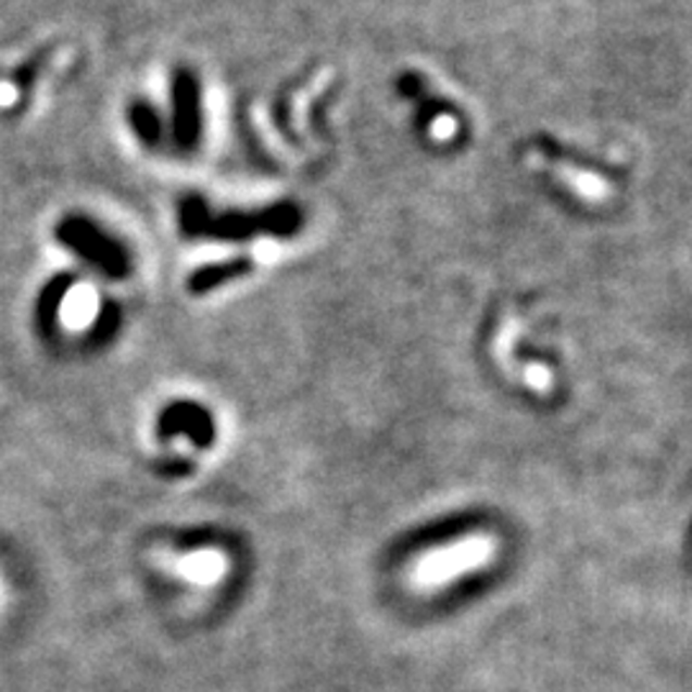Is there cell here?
<instances>
[{
	"label": "cell",
	"mask_w": 692,
	"mask_h": 692,
	"mask_svg": "<svg viewBox=\"0 0 692 692\" xmlns=\"http://www.w3.org/2000/svg\"><path fill=\"white\" fill-rule=\"evenodd\" d=\"M128 124L147 147H156L162 141V116L149 101H134L128 105Z\"/></svg>",
	"instance_id": "7"
},
{
	"label": "cell",
	"mask_w": 692,
	"mask_h": 692,
	"mask_svg": "<svg viewBox=\"0 0 692 692\" xmlns=\"http://www.w3.org/2000/svg\"><path fill=\"white\" fill-rule=\"evenodd\" d=\"M75 282H77L75 275H70V273L56 275L47 282V288L41 290L39 303H37V313H39V318L45 320V324L54 326L56 320H60V311H62L64 301H67L70 290H73Z\"/></svg>",
	"instance_id": "6"
},
{
	"label": "cell",
	"mask_w": 692,
	"mask_h": 692,
	"mask_svg": "<svg viewBox=\"0 0 692 692\" xmlns=\"http://www.w3.org/2000/svg\"><path fill=\"white\" fill-rule=\"evenodd\" d=\"M252 269V260H231V262H221V265H205L201 269H196L188 280V288L201 295V292H209L218 285H226L237 277L247 275Z\"/></svg>",
	"instance_id": "5"
},
{
	"label": "cell",
	"mask_w": 692,
	"mask_h": 692,
	"mask_svg": "<svg viewBox=\"0 0 692 692\" xmlns=\"http://www.w3.org/2000/svg\"><path fill=\"white\" fill-rule=\"evenodd\" d=\"M180 573L188 575L190 580L213 582L216 577L224 575V556L216 554V552L190 554L188 559L180 562Z\"/></svg>",
	"instance_id": "8"
},
{
	"label": "cell",
	"mask_w": 692,
	"mask_h": 692,
	"mask_svg": "<svg viewBox=\"0 0 692 692\" xmlns=\"http://www.w3.org/2000/svg\"><path fill=\"white\" fill-rule=\"evenodd\" d=\"M54 237L62 247H67L75 256H80L85 265L98 269L105 277L121 280V277L131 273L128 249L88 216H80V213L64 216L54 228Z\"/></svg>",
	"instance_id": "2"
},
{
	"label": "cell",
	"mask_w": 692,
	"mask_h": 692,
	"mask_svg": "<svg viewBox=\"0 0 692 692\" xmlns=\"http://www.w3.org/2000/svg\"><path fill=\"white\" fill-rule=\"evenodd\" d=\"M180 226L190 237H213L239 241L256 237V234H277L290 237L301 226V211L290 203L273 205L256 213H224L211 216L201 198H185L180 205Z\"/></svg>",
	"instance_id": "1"
},
{
	"label": "cell",
	"mask_w": 692,
	"mask_h": 692,
	"mask_svg": "<svg viewBox=\"0 0 692 692\" xmlns=\"http://www.w3.org/2000/svg\"><path fill=\"white\" fill-rule=\"evenodd\" d=\"M490 556V541L477 537L467 541H456L452 546L439 549V552L424 556L416 569V580L426 588H433V584L454 580L456 575L469 573V569L480 567L485 559Z\"/></svg>",
	"instance_id": "3"
},
{
	"label": "cell",
	"mask_w": 692,
	"mask_h": 692,
	"mask_svg": "<svg viewBox=\"0 0 692 692\" xmlns=\"http://www.w3.org/2000/svg\"><path fill=\"white\" fill-rule=\"evenodd\" d=\"M173 134L183 152H192L203 134L201 88L190 70H177L173 77Z\"/></svg>",
	"instance_id": "4"
}]
</instances>
